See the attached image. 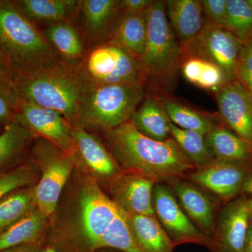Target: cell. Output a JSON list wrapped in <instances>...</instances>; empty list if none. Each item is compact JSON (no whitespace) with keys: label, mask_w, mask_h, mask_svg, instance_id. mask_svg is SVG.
<instances>
[{"label":"cell","mask_w":252,"mask_h":252,"mask_svg":"<svg viewBox=\"0 0 252 252\" xmlns=\"http://www.w3.org/2000/svg\"><path fill=\"white\" fill-rule=\"evenodd\" d=\"M79 229L55 241L57 252H95L109 249L141 252L131 233L125 212L101 189L94 177H86L79 192Z\"/></svg>","instance_id":"obj_1"},{"label":"cell","mask_w":252,"mask_h":252,"mask_svg":"<svg viewBox=\"0 0 252 252\" xmlns=\"http://www.w3.org/2000/svg\"><path fill=\"white\" fill-rule=\"evenodd\" d=\"M112 200L130 215H155L153 190L156 182L137 172L122 170L109 181Z\"/></svg>","instance_id":"obj_17"},{"label":"cell","mask_w":252,"mask_h":252,"mask_svg":"<svg viewBox=\"0 0 252 252\" xmlns=\"http://www.w3.org/2000/svg\"><path fill=\"white\" fill-rule=\"evenodd\" d=\"M0 77L9 78V79H16V74L12 70L8 63L0 56Z\"/></svg>","instance_id":"obj_39"},{"label":"cell","mask_w":252,"mask_h":252,"mask_svg":"<svg viewBox=\"0 0 252 252\" xmlns=\"http://www.w3.org/2000/svg\"><path fill=\"white\" fill-rule=\"evenodd\" d=\"M122 13L121 0H79L76 21L87 49L110 40Z\"/></svg>","instance_id":"obj_14"},{"label":"cell","mask_w":252,"mask_h":252,"mask_svg":"<svg viewBox=\"0 0 252 252\" xmlns=\"http://www.w3.org/2000/svg\"><path fill=\"white\" fill-rule=\"evenodd\" d=\"M23 99L14 79L0 77V124L14 122Z\"/></svg>","instance_id":"obj_34"},{"label":"cell","mask_w":252,"mask_h":252,"mask_svg":"<svg viewBox=\"0 0 252 252\" xmlns=\"http://www.w3.org/2000/svg\"><path fill=\"white\" fill-rule=\"evenodd\" d=\"M41 252H56V250H55L53 247L49 246L45 247V248H44L42 249V250H41Z\"/></svg>","instance_id":"obj_41"},{"label":"cell","mask_w":252,"mask_h":252,"mask_svg":"<svg viewBox=\"0 0 252 252\" xmlns=\"http://www.w3.org/2000/svg\"><path fill=\"white\" fill-rule=\"evenodd\" d=\"M159 97L170 122L181 129L195 131L205 136L220 123L218 117L192 109L171 96Z\"/></svg>","instance_id":"obj_27"},{"label":"cell","mask_w":252,"mask_h":252,"mask_svg":"<svg viewBox=\"0 0 252 252\" xmlns=\"http://www.w3.org/2000/svg\"><path fill=\"white\" fill-rule=\"evenodd\" d=\"M223 28L242 43L252 36V8L248 0H227Z\"/></svg>","instance_id":"obj_32"},{"label":"cell","mask_w":252,"mask_h":252,"mask_svg":"<svg viewBox=\"0 0 252 252\" xmlns=\"http://www.w3.org/2000/svg\"><path fill=\"white\" fill-rule=\"evenodd\" d=\"M21 11L36 24H51L76 18L79 0H21Z\"/></svg>","instance_id":"obj_25"},{"label":"cell","mask_w":252,"mask_h":252,"mask_svg":"<svg viewBox=\"0 0 252 252\" xmlns=\"http://www.w3.org/2000/svg\"><path fill=\"white\" fill-rule=\"evenodd\" d=\"M15 83L23 99L61 113L73 126H77L94 86L79 64L61 59L34 72L16 76Z\"/></svg>","instance_id":"obj_3"},{"label":"cell","mask_w":252,"mask_h":252,"mask_svg":"<svg viewBox=\"0 0 252 252\" xmlns=\"http://www.w3.org/2000/svg\"><path fill=\"white\" fill-rule=\"evenodd\" d=\"M34 187H25L0 200V235L36 207Z\"/></svg>","instance_id":"obj_29"},{"label":"cell","mask_w":252,"mask_h":252,"mask_svg":"<svg viewBox=\"0 0 252 252\" xmlns=\"http://www.w3.org/2000/svg\"><path fill=\"white\" fill-rule=\"evenodd\" d=\"M166 185L171 189L189 220L203 234L212 239L215 233L220 202L205 189L185 177L174 179Z\"/></svg>","instance_id":"obj_15"},{"label":"cell","mask_w":252,"mask_h":252,"mask_svg":"<svg viewBox=\"0 0 252 252\" xmlns=\"http://www.w3.org/2000/svg\"><path fill=\"white\" fill-rule=\"evenodd\" d=\"M245 189H248L249 191L252 194V177L250 179V180L249 181L248 185L246 186V188Z\"/></svg>","instance_id":"obj_43"},{"label":"cell","mask_w":252,"mask_h":252,"mask_svg":"<svg viewBox=\"0 0 252 252\" xmlns=\"http://www.w3.org/2000/svg\"><path fill=\"white\" fill-rule=\"evenodd\" d=\"M47 219L37 207L33 209L0 235V252L21 245L41 244Z\"/></svg>","instance_id":"obj_26"},{"label":"cell","mask_w":252,"mask_h":252,"mask_svg":"<svg viewBox=\"0 0 252 252\" xmlns=\"http://www.w3.org/2000/svg\"><path fill=\"white\" fill-rule=\"evenodd\" d=\"M149 10V9H148ZM147 12L123 11L110 40L140 61L147 36Z\"/></svg>","instance_id":"obj_24"},{"label":"cell","mask_w":252,"mask_h":252,"mask_svg":"<svg viewBox=\"0 0 252 252\" xmlns=\"http://www.w3.org/2000/svg\"><path fill=\"white\" fill-rule=\"evenodd\" d=\"M236 78L252 95V36L242 45L237 64Z\"/></svg>","instance_id":"obj_35"},{"label":"cell","mask_w":252,"mask_h":252,"mask_svg":"<svg viewBox=\"0 0 252 252\" xmlns=\"http://www.w3.org/2000/svg\"><path fill=\"white\" fill-rule=\"evenodd\" d=\"M181 72L186 80L193 85L214 92L230 80L217 64L199 58H185Z\"/></svg>","instance_id":"obj_28"},{"label":"cell","mask_w":252,"mask_h":252,"mask_svg":"<svg viewBox=\"0 0 252 252\" xmlns=\"http://www.w3.org/2000/svg\"><path fill=\"white\" fill-rule=\"evenodd\" d=\"M43 248L41 244H31L15 247L1 252H41Z\"/></svg>","instance_id":"obj_38"},{"label":"cell","mask_w":252,"mask_h":252,"mask_svg":"<svg viewBox=\"0 0 252 252\" xmlns=\"http://www.w3.org/2000/svg\"><path fill=\"white\" fill-rule=\"evenodd\" d=\"M34 163L41 171L39 182L34 186L35 205L49 218L56 210L60 196L77 160L74 152L65 153L44 139L37 138L32 148Z\"/></svg>","instance_id":"obj_7"},{"label":"cell","mask_w":252,"mask_h":252,"mask_svg":"<svg viewBox=\"0 0 252 252\" xmlns=\"http://www.w3.org/2000/svg\"><path fill=\"white\" fill-rule=\"evenodd\" d=\"M252 177V167L215 159L207 165L197 167L185 178L225 205L246 188Z\"/></svg>","instance_id":"obj_11"},{"label":"cell","mask_w":252,"mask_h":252,"mask_svg":"<svg viewBox=\"0 0 252 252\" xmlns=\"http://www.w3.org/2000/svg\"><path fill=\"white\" fill-rule=\"evenodd\" d=\"M170 132L172 138L180 146L195 168L207 165L215 160L205 142V135L195 131L181 129L172 122Z\"/></svg>","instance_id":"obj_31"},{"label":"cell","mask_w":252,"mask_h":252,"mask_svg":"<svg viewBox=\"0 0 252 252\" xmlns=\"http://www.w3.org/2000/svg\"><path fill=\"white\" fill-rule=\"evenodd\" d=\"M251 223L248 199L240 197L225 204L219 211L210 252H243Z\"/></svg>","instance_id":"obj_16"},{"label":"cell","mask_w":252,"mask_h":252,"mask_svg":"<svg viewBox=\"0 0 252 252\" xmlns=\"http://www.w3.org/2000/svg\"><path fill=\"white\" fill-rule=\"evenodd\" d=\"M243 252H252V223H250L249 226L245 245H244Z\"/></svg>","instance_id":"obj_40"},{"label":"cell","mask_w":252,"mask_h":252,"mask_svg":"<svg viewBox=\"0 0 252 252\" xmlns=\"http://www.w3.org/2000/svg\"><path fill=\"white\" fill-rule=\"evenodd\" d=\"M104 132L107 149L122 170L156 183L187 177L195 167L172 137L160 142L140 133L130 121Z\"/></svg>","instance_id":"obj_2"},{"label":"cell","mask_w":252,"mask_h":252,"mask_svg":"<svg viewBox=\"0 0 252 252\" xmlns=\"http://www.w3.org/2000/svg\"><path fill=\"white\" fill-rule=\"evenodd\" d=\"M214 93L220 124L252 144V95L248 89L235 78Z\"/></svg>","instance_id":"obj_13"},{"label":"cell","mask_w":252,"mask_h":252,"mask_svg":"<svg viewBox=\"0 0 252 252\" xmlns=\"http://www.w3.org/2000/svg\"><path fill=\"white\" fill-rule=\"evenodd\" d=\"M126 215L141 252H174L175 247L155 215Z\"/></svg>","instance_id":"obj_23"},{"label":"cell","mask_w":252,"mask_h":252,"mask_svg":"<svg viewBox=\"0 0 252 252\" xmlns=\"http://www.w3.org/2000/svg\"><path fill=\"white\" fill-rule=\"evenodd\" d=\"M34 138L32 132L17 122L5 126L0 134V170L19 160Z\"/></svg>","instance_id":"obj_30"},{"label":"cell","mask_w":252,"mask_h":252,"mask_svg":"<svg viewBox=\"0 0 252 252\" xmlns=\"http://www.w3.org/2000/svg\"><path fill=\"white\" fill-rule=\"evenodd\" d=\"M41 31L60 59L79 64L84 59L88 49L76 18L46 25Z\"/></svg>","instance_id":"obj_20"},{"label":"cell","mask_w":252,"mask_h":252,"mask_svg":"<svg viewBox=\"0 0 252 252\" xmlns=\"http://www.w3.org/2000/svg\"><path fill=\"white\" fill-rule=\"evenodd\" d=\"M205 140L215 159L252 167V144L220 123L205 136Z\"/></svg>","instance_id":"obj_22"},{"label":"cell","mask_w":252,"mask_h":252,"mask_svg":"<svg viewBox=\"0 0 252 252\" xmlns=\"http://www.w3.org/2000/svg\"><path fill=\"white\" fill-rule=\"evenodd\" d=\"M0 56L16 76L34 72L60 60L39 26L16 1H0Z\"/></svg>","instance_id":"obj_5"},{"label":"cell","mask_w":252,"mask_h":252,"mask_svg":"<svg viewBox=\"0 0 252 252\" xmlns=\"http://www.w3.org/2000/svg\"><path fill=\"white\" fill-rule=\"evenodd\" d=\"M183 60L182 46L167 19L165 1H154L147 12V41L140 59L147 91L171 96Z\"/></svg>","instance_id":"obj_4"},{"label":"cell","mask_w":252,"mask_h":252,"mask_svg":"<svg viewBox=\"0 0 252 252\" xmlns=\"http://www.w3.org/2000/svg\"><path fill=\"white\" fill-rule=\"evenodd\" d=\"M131 124L142 135L163 142L171 137L170 122L161 100L157 94L147 91L145 98L130 119Z\"/></svg>","instance_id":"obj_21"},{"label":"cell","mask_w":252,"mask_h":252,"mask_svg":"<svg viewBox=\"0 0 252 252\" xmlns=\"http://www.w3.org/2000/svg\"><path fill=\"white\" fill-rule=\"evenodd\" d=\"M79 66L94 86L142 81L140 61L111 41L88 49Z\"/></svg>","instance_id":"obj_8"},{"label":"cell","mask_w":252,"mask_h":252,"mask_svg":"<svg viewBox=\"0 0 252 252\" xmlns=\"http://www.w3.org/2000/svg\"><path fill=\"white\" fill-rule=\"evenodd\" d=\"M166 15L182 49L193 40L205 23L201 2L198 0H166Z\"/></svg>","instance_id":"obj_19"},{"label":"cell","mask_w":252,"mask_h":252,"mask_svg":"<svg viewBox=\"0 0 252 252\" xmlns=\"http://www.w3.org/2000/svg\"><path fill=\"white\" fill-rule=\"evenodd\" d=\"M242 45L243 43L228 30L205 19L201 31L182 51L184 59L199 58L217 64L231 80L236 78Z\"/></svg>","instance_id":"obj_9"},{"label":"cell","mask_w":252,"mask_h":252,"mask_svg":"<svg viewBox=\"0 0 252 252\" xmlns=\"http://www.w3.org/2000/svg\"><path fill=\"white\" fill-rule=\"evenodd\" d=\"M153 208L154 215L175 248L184 244H193L210 250L211 239L189 220L166 184L157 183L154 186Z\"/></svg>","instance_id":"obj_10"},{"label":"cell","mask_w":252,"mask_h":252,"mask_svg":"<svg viewBox=\"0 0 252 252\" xmlns=\"http://www.w3.org/2000/svg\"><path fill=\"white\" fill-rule=\"evenodd\" d=\"M153 2V0H121L123 11L130 13L146 12Z\"/></svg>","instance_id":"obj_37"},{"label":"cell","mask_w":252,"mask_h":252,"mask_svg":"<svg viewBox=\"0 0 252 252\" xmlns=\"http://www.w3.org/2000/svg\"><path fill=\"white\" fill-rule=\"evenodd\" d=\"M100 252H122L119 251H117V250H114V251H102Z\"/></svg>","instance_id":"obj_44"},{"label":"cell","mask_w":252,"mask_h":252,"mask_svg":"<svg viewBox=\"0 0 252 252\" xmlns=\"http://www.w3.org/2000/svg\"><path fill=\"white\" fill-rule=\"evenodd\" d=\"M248 1L249 2V4H250V6H251L252 8V0H248Z\"/></svg>","instance_id":"obj_45"},{"label":"cell","mask_w":252,"mask_h":252,"mask_svg":"<svg viewBox=\"0 0 252 252\" xmlns=\"http://www.w3.org/2000/svg\"><path fill=\"white\" fill-rule=\"evenodd\" d=\"M37 171V167L34 163L0 172V200L15 190L32 186L36 182Z\"/></svg>","instance_id":"obj_33"},{"label":"cell","mask_w":252,"mask_h":252,"mask_svg":"<svg viewBox=\"0 0 252 252\" xmlns=\"http://www.w3.org/2000/svg\"><path fill=\"white\" fill-rule=\"evenodd\" d=\"M142 81L94 86L81 110L77 126L105 132L130 121L145 98Z\"/></svg>","instance_id":"obj_6"},{"label":"cell","mask_w":252,"mask_h":252,"mask_svg":"<svg viewBox=\"0 0 252 252\" xmlns=\"http://www.w3.org/2000/svg\"><path fill=\"white\" fill-rule=\"evenodd\" d=\"M248 205H249V210H250V220H251V223H252V198L248 199Z\"/></svg>","instance_id":"obj_42"},{"label":"cell","mask_w":252,"mask_h":252,"mask_svg":"<svg viewBox=\"0 0 252 252\" xmlns=\"http://www.w3.org/2000/svg\"><path fill=\"white\" fill-rule=\"evenodd\" d=\"M72 138L73 152L77 162L84 165L95 180L109 182L122 171L107 147L89 130L74 126Z\"/></svg>","instance_id":"obj_18"},{"label":"cell","mask_w":252,"mask_h":252,"mask_svg":"<svg viewBox=\"0 0 252 252\" xmlns=\"http://www.w3.org/2000/svg\"><path fill=\"white\" fill-rule=\"evenodd\" d=\"M14 122L36 138L44 139L65 153H73L74 126L61 113L23 99Z\"/></svg>","instance_id":"obj_12"},{"label":"cell","mask_w":252,"mask_h":252,"mask_svg":"<svg viewBox=\"0 0 252 252\" xmlns=\"http://www.w3.org/2000/svg\"><path fill=\"white\" fill-rule=\"evenodd\" d=\"M226 1L227 0L200 1L205 19L213 24L223 27L226 16Z\"/></svg>","instance_id":"obj_36"}]
</instances>
